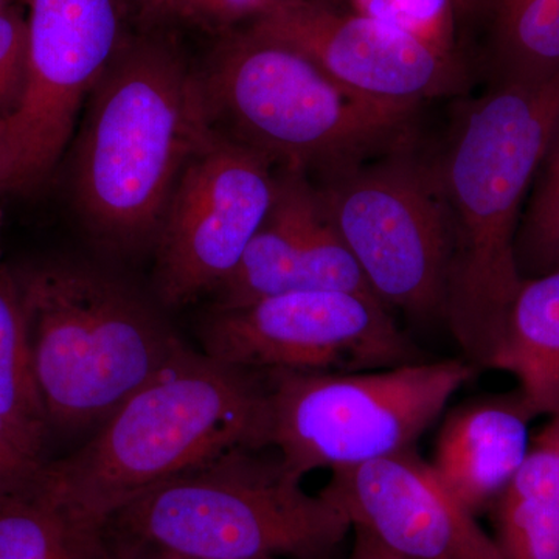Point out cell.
<instances>
[{
	"label": "cell",
	"mask_w": 559,
	"mask_h": 559,
	"mask_svg": "<svg viewBox=\"0 0 559 559\" xmlns=\"http://www.w3.org/2000/svg\"><path fill=\"white\" fill-rule=\"evenodd\" d=\"M44 465L0 418V495L35 484Z\"/></svg>",
	"instance_id": "d4e9b609"
},
{
	"label": "cell",
	"mask_w": 559,
	"mask_h": 559,
	"mask_svg": "<svg viewBox=\"0 0 559 559\" xmlns=\"http://www.w3.org/2000/svg\"><path fill=\"white\" fill-rule=\"evenodd\" d=\"M536 417L520 389L474 396L444 417L429 463L474 516L491 509L510 487L527 455Z\"/></svg>",
	"instance_id": "9a60e30c"
},
{
	"label": "cell",
	"mask_w": 559,
	"mask_h": 559,
	"mask_svg": "<svg viewBox=\"0 0 559 559\" xmlns=\"http://www.w3.org/2000/svg\"><path fill=\"white\" fill-rule=\"evenodd\" d=\"M110 539H112L114 550H116V559H191L168 554V551L150 549V547L139 546V544L127 543V540L114 538L112 535H110Z\"/></svg>",
	"instance_id": "f1b7e54d"
},
{
	"label": "cell",
	"mask_w": 559,
	"mask_h": 559,
	"mask_svg": "<svg viewBox=\"0 0 559 559\" xmlns=\"http://www.w3.org/2000/svg\"><path fill=\"white\" fill-rule=\"evenodd\" d=\"M50 426L105 423L186 345L131 286L84 263L17 275Z\"/></svg>",
	"instance_id": "5b68a950"
},
{
	"label": "cell",
	"mask_w": 559,
	"mask_h": 559,
	"mask_svg": "<svg viewBox=\"0 0 559 559\" xmlns=\"http://www.w3.org/2000/svg\"><path fill=\"white\" fill-rule=\"evenodd\" d=\"M9 5H11V0H0V11L7 9Z\"/></svg>",
	"instance_id": "1f68e13d"
},
{
	"label": "cell",
	"mask_w": 559,
	"mask_h": 559,
	"mask_svg": "<svg viewBox=\"0 0 559 559\" xmlns=\"http://www.w3.org/2000/svg\"><path fill=\"white\" fill-rule=\"evenodd\" d=\"M316 186L373 296L415 322H444L452 224L432 162L399 151Z\"/></svg>",
	"instance_id": "ba28073f"
},
{
	"label": "cell",
	"mask_w": 559,
	"mask_h": 559,
	"mask_svg": "<svg viewBox=\"0 0 559 559\" xmlns=\"http://www.w3.org/2000/svg\"><path fill=\"white\" fill-rule=\"evenodd\" d=\"M204 355L260 373H356L429 359L377 297L290 290L215 310L201 330Z\"/></svg>",
	"instance_id": "9c48e42d"
},
{
	"label": "cell",
	"mask_w": 559,
	"mask_h": 559,
	"mask_svg": "<svg viewBox=\"0 0 559 559\" xmlns=\"http://www.w3.org/2000/svg\"><path fill=\"white\" fill-rule=\"evenodd\" d=\"M210 128L278 170L320 179L412 148L421 106L353 94L288 44L226 33L198 73Z\"/></svg>",
	"instance_id": "277c9868"
},
{
	"label": "cell",
	"mask_w": 559,
	"mask_h": 559,
	"mask_svg": "<svg viewBox=\"0 0 559 559\" xmlns=\"http://www.w3.org/2000/svg\"><path fill=\"white\" fill-rule=\"evenodd\" d=\"M90 98L72 165L81 218L117 252L156 245L180 176L213 135L198 73L168 40L131 36Z\"/></svg>",
	"instance_id": "3957f363"
},
{
	"label": "cell",
	"mask_w": 559,
	"mask_h": 559,
	"mask_svg": "<svg viewBox=\"0 0 559 559\" xmlns=\"http://www.w3.org/2000/svg\"><path fill=\"white\" fill-rule=\"evenodd\" d=\"M558 119L559 76L491 83L432 162L452 224L444 323L476 369H488L524 280L514 246Z\"/></svg>",
	"instance_id": "6da1fadb"
},
{
	"label": "cell",
	"mask_w": 559,
	"mask_h": 559,
	"mask_svg": "<svg viewBox=\"0 0 559 559\" xmlns=\"http://www.w3.org/2000/svg\"><path fill=\"white\" fill-rule=\"evenodd\" d=\"M488 369L511 374L538 417L559 414V267L522 280Z\"/></svg>",
	"instance_id": "2e32d148"
},
{
	"label": "cell",
	"mask_w": 559,
	"mask_h": 559,
	"mask_svg": "<svg viewBox=\"0 0 559 559\" xmlns=\"http://www.w3.org/2000/svg\"><path fill=\"white\" fill-rule=\"evenodd\" d=\"M352 550L347 559H403L399 555L382 547L378 540L371 538L367 533L353 528Z\"/></svg>",
	"instance_id": "83f0119b"
},
{
	"label": "cell",
	"mask_w": 559,
	"mask_h": 559,
	"mask_svg": "<svg viewBox=\"0 0 559 559\" xmlns=\"http://www.w3.org/2000/svg\"><path fill=\"white\" fill-rule=\"evenodd\" d=\"M209 3L210 0H175L173 17H182V20L191 21L200 25Z\"/></svg>",
	"instance_id": "f546056e"
},
{
	"label": "cell",
	"mask_w": 559,
	"mask_h": 559,
	"mask_svg": "<svg viewBox=\"0 0 559 559\" xmlns=\"http://www.w3.org/2000/svg\"><path fill=\"white\" fill-rule=\"evenodd\" d=\"M267 448V378L186 348L39 487L79 520L108 527L143 492L227 452Z\"/></svg>",
	"instance_id": "7a4b0ae2"
},
{
	"label": "cell",
	"mask_w": 559,
	"mask_h": 559,
	"mask_svg": "<svg viewBox=\"0 0 559 559\" xmlns=\"http://www.w3.org/2000/svg\"><path fill=\"white\" fill-rule=\"evenodd\" d=\"M488 2L489 0H452L459 21H471L479 17L484 11L487 13Z\"/></svg>",
	"instance_id": "4dcf8cb0"
},
{
	"label": "cell",
	"mask_w": 559,
	"mask_h": 559,
	"mask_svg": "<svg viewBox=\"0 0 559 559\" xmlns=\"http://www.w3.org/2000/svg\"><path fill=\"white\" fill-rule=\"evenodd\" d=\"M506 495L559 502V414L530 441L520 471Z\"/></svg>",
	"instance_id": "cb8c5ba5"
},
{
	"label": "cell",
	"mask_w": 559,
	"mask_h": 559,
	"mask_svg": "<svg viewBox=\"0 0 559 559\" xmlns=\"http://www.w3.org/2000/svg\"><path fill=\"white\" fill-rule=\"evenodd\" d=\"M132 17H138L145 27L159 24V22L173 17L175 0H124Z\"/></svg>",
	"instance_id": "4316f807"
},
{
	"label": "cell",
	"mask_w": 559,
	"mask_h": 559,
	"mask_svg": "<svg viewBox=\"0 0 559 559\" xmlns=\"http://www.w3.org/2000/svg\"><path fill=\"white\" fill-rule=\"evenodd\" d=\"M358 13L400 28L447 58L460 60L452 0H352Z\"/></svg>",
	"instance_id": "7402d4cb"
},
{
	"label": "cell",
	"mask_w": 559,
	"mask_h": 559,
	"mask_svg": "<svg viewBox=\"0 0 559 559\" xmlns=\"http://www.w3.org/2000/svg\"><path fill=\"white\" fill-rule=\"evenodd\" d=\"M491 83L559 76V0H489Z\"/></svg>",
	"instance_id": "d6986e66"
},
{
	"label": "cell",
	"mask_w": 559,
	"mask_h": 559,
	"mask_svg": "<svg viewBox=\"0 0 559 559\" xmlns=\"http://www.w3.org/2000/svg\"><path fill=\"white\" fill-rule=\"evenodd\" d=\"M476 370L468 360L426 359L356 373H266L267 448L300 479L415 450Z\"/></svg>",
	"instance_id": "52a82bcc"
},
{
	"label": "cell",
	"mask_w": 559,
	"mask_h": 559,
	"mask_svg": "<svg viewBox=\"0 0 559 559\" xmlns=\"http://www.w3.org/2000/svg\"><path fill=\"white\" fill-rule=\"evenodd\" d=\"M246 27L288 44L340 86L369 100L423 106L462 94V60L447 58L388 22L323 0H282Z\"/></svg>",
	"instance_id": "7c38bea8"
},
{
	"label": "cell",
	"mask_w": 559,
	"mask_h": 559,
	"mask_svg": "<svg viewBox=\"0 0 559 559\" xmlns=\"http://www.w3.org/2000/svg\"><path fill=\"white\" fill-rule=\"evenodd\" d=\"M241 448L143 492L114 538L191 559H334L352 525L278 457Z\"/></svg>",
	"instance_id": "8992f818"
},
{
	"label": "cell",
	"mask_w": 559,
	"mask_h": 559,
	"mask_svg": "<svg viewBox=\"0 0 559 559\" xmlns=\"http://www.w3.org/2000/svg\"><path fill=\"white\" fill-rule=\"evenodd\" d=\"M2 132H3V120H0V139H2Z\"/></svg>",
	"instance_id": "d6a6232c"
},
{
	"label": "cell",
	"mask_w": 559,
	"mask_h": 559,
	"mask_svg": "<svg viewBox=\"0 0 559 559\" xmlns=\"http://www.w3.org/2000/svg\"><path fill=\"white\" fill-rule=\"evenodd\" d=\"M347 518L403 559H503L495 538L444 488L417 450L337 469L320 491Z\"/></svg>",
	"instance_id": "4fadbf2b"
},
{
	"label": "cell",
	"mask_w": 559,
	"mask_h": 559,
	"mask_svg": "<svg viewBox=\"0 0 559 559\" xmlns=\"http://www.w3.org/2000/svg\"><path fill=\"white\" fill-rule=\"evenodd\" d=\"M27 86L3 121L0 189L36 186L69 145L84 98L131 38L124 0H24Z\"/></svg>",
	"instance_id": "30bf717a"
},
{
	"label": "cell",
	"mask_w": 559,
	"mask_h": 559,
	"mask_svg": "<svg viewBox=\"0 0 559 559\" xmlns=\"http://www.w3.org/2000/svg\"><path fill=\"white\" fill-rule=\"evenodd\" d=\"M0 418L43 457L50 421L36 382L27 316L16 275L0 263Z\"/></svg>",
	"instance_id": "ac0fdd59"
},
{
	"label": "cell",
	"mask_w": 559,
	"mask_h": 559,
	"mask_svg": "<svg viewBox=\"0 0 559 559\" xmlns=\"http://www.w3.org/2000/svg\"><path fill=\"white\" fill-rule=\"evenodd\" d=\"M280 2L282 0H210L200 25L226 35L237 31L238 25L259 20Z\"/></svg>",
	"instance_id": "484cf974"
},
{
	"label": "cell",
	"mask_w": 559,
	"mask_h": 559,
	"mask_svg": "<svg viewBox=\"0 0 559 559\" xmlns=\"http://www.w3.org/2000/svg\"><path fill=\"white\" fill-rule=\"evenodd\" d=\"M277 183L266 157L213 131L180 176L154 245L165 305L189 304L229 277L270 215Z\"/></svg>",
	"instance_id": "8fae6325"
},
{
	"label": "cell",
	"mask_w": 559,
	"mask_h": 559,
	"mask_svg": "<svg viewBox=\"0 0 559 559\" xmlns=\"http://www.w3.org/2000/svg\"><path fill=\"white\" fill-rule=\"evenodd\" d=\"M0 559H116L108 527L87 524L35 484L0 495Z\"/></svg>",
	"instance_id": "e0dca14e"
},
{
	"label": "cell",
	"mask_w": 559,
	"mask_h": 559,
	"mask_svg": "<svg viewBox=\"0 0 559 559\" xmlns=\"http://www.w3.org/2000/svg\"><path fill=\"white\" fill-rule=\"evenodd\" d=\"M290 290H345L374 297L326 215L318 186L304 173L278 170L270 215L238 266L216 288V310Z\"/></svg>",
	"instance_id": "5bb4252c"
},
{
	"label": "cell",
	"mask_w": 559,
	"mask_h": 559,
	"mask_svg": "<svg viewBox=\"0 0 559 559\" xmlns=\"http://www.w3.org/2000/svg\"><path fill=\"white\" fill-rule=\"evenodd\" d=\"M514 250L522 278L559 267V119L525 202Z\"/></svg>",
	"instance_id": "ffe728a7"
},
{
	"label": "cell",
	"mask_w": 559,
	"mask_h": 559,
	"mask_svg": "<svg viewBox=\"0 0 559 559\" xmlns=\"http://www.w3.org/2000/svg\"><path fill=\"white\" fill-rule=\"evenodd\" d=\"M27 86V22L20 7L0 11V120L20 108Z\"/></svg>",
	"instance_id": "603a6c76"
},
{
	"label": "cell",
	"mask_w": 559,
	"mask_h": 559,
	"mask_svg": "<svg viewBox=\"0 0 559 559\" xmlns=\"http://www.w3.org/2000/svg\"><path fill=\"white\" fill-rule=\"evenodd\" d=\"M489 511L503 559H559V502L503 492Z\"/></svg>",
	"instance_id": "44dd1931"
}]
</instances>
